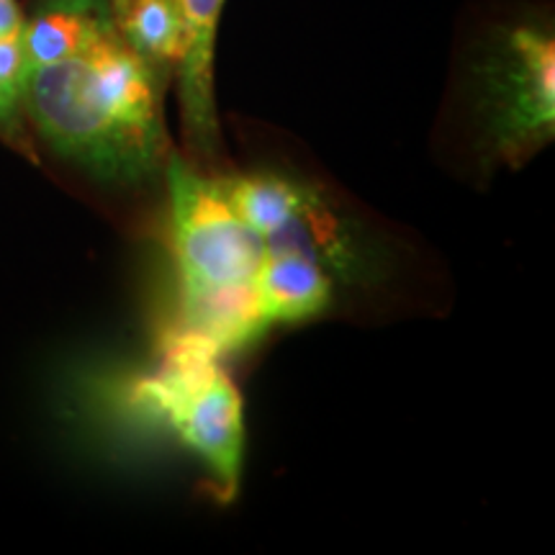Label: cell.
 <instances>
[{
    "label": "cell",
    "instance_id": "5b68a950",
    "mask_svg": "<svg viewBox=\"0 0 555 555\" xmlns=\"http://www.w3.org/2000/svg\"><path fill=\"white\" fill-rule=\"evenodd\" d=\"M185 41L180 54V108L185 142L201 157H214L219 144L217 101H214V47L224 0H180Z\"/></svg>",
    "mask_w": 555,
    "mask_h": 555
},
{
    "label": "cell",
    "instance_id": "52a82bcc",
    "mask_svg": "<svg viewBox=\"0 0 555 555\" xmlns=\"http://www.w3.org/2000/svg\"><path fill=\"white\" fill-rule=\"evenodd\" d=\"M114 26L108 0H44L24 21L26 67H44L86 50Z\"/></svg>",
    "mask_w": 555,
    "mask_h": 555
},
{
    "label": "cell",
    "instance_id": "3957f363",
    "mask_svg": "<svg viewBox=\"0 0 555 555\" xmlns=\"http://www.w3.org/2000/svg\"><path fill=\"white\" fill-rule=\"evenodd\" d=\"M165 176L183 298L253 283L268 245L266 237L240 217L224 180L201 176L176 155L165 163Z\"/></svg>",
    "mask_w": 555,
    "mask_h": 555
},
{
    "label": "cell",
    "instance_id": "8992f818",
    "mask_svg": "<svg viewBox=\"0 0 555 555\" xmlns=\"http://www.w3.org/2000/svg\"><path fill=\"white\" fill-rule=\"evenodd\" d=\"M260 317L270 324H291L319 317L332 301V281L322 262L291 249H268L255 275Z\"/></svg>",
    "mask_w": 555,
    "mask_h": 555
},
{
    "label": "cell",
    "instance_id": "30bf717a",
    "mask_svg": "<svg viewBox=\"0 0 555 555\" xmlns=\"http://www.w3.org/2000/svg\"><path fill=\"white\" fill-rule=\"evenodd\" d=\"M24 16L16 0H0V129L18 134L21 99L29 75L24 57Z\"/></svg>",
    "mask_w": 555,
    "mask_h": 555
},
{
    "label": "cell",
    "instance_id": "ba28073f",
    "mask_svg": "<svg viewBox=\"0 0 555 555\" xmlns=\"http://www.w3.org/2000/svg\"><path fill=\"white\" fill-rule=\"evenodd\" d=\"M116 31L155 69L180 62L185 18L180 0H108Z\"/></svg>",
    "mask_w": 555,
    "mask_h": 555
},
{
    "label": "cell",
    "instance_id": "9c48e42d",
    "mask_svg": "<svg viewBox=\"0 0 555 555\" xmlns=\"http://www.w3.org/2000/svg\"><path fill=\"white\" fill-rule=\"evenodd\" d=\"M224 185L240 217L266 240L298 217L317 196L294 180L278 176H245L224 180Z\"/></svg>",
    "mask_w": 555,
    "mask_h": 555
},
{
    "label": "cell",
    "instance_id": "7a4b0ae2",
    "mask_svg": "<svg viewBox=\"0 0 555 555\" xmlns=\"http://www.w3.org/2000/svg\"><path fill=\"white\" fill-rule=\"evenodd\" d=\"M134 401L201 457L224 502L234 499L245 455V406L211 345L178 327L155 376L137 386Z\"/></svg>",
    "mask_w": 555,
    "mask_h": 555
},
{
    "label": "cell",
    "instance_id": "277c9868",
    "mask_svg": "<svg viewBox=\"0 0 555 555\" xmlns=\"http://www.w3.org/2000/svg\"><path fill=\"white\" fill-rule=\"evenodd\" d=\"M496 139L504 155H522L555 127V44L545 31L515 29L494 65Z\"/></svg>",
    "mask_w": 555,
    "mask_h": 555
},
{
    "label": "cell",
    "instance_id": "6da1fadb",
    "mask_svg": "<svg viewBox=\"0 0 555 555\" xmlns=\"http://www.w3.org/2000/svg\"><path fill=\"white\" fill-rule=\"evenodd\" d=\"M157 73L114 24L73 57L29 69L21 108L57 155L95 178L137 183L170 157Z\"/></svg>",
    "mask_w": 555,
    "mask_h": 555
}]
</instances>
